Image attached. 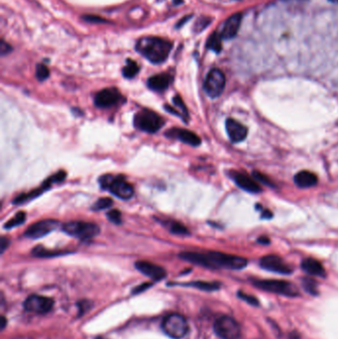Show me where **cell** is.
Returning <instances> with one entry per match:
<instances>
[{"mask_svg": "<svg viewBox=\"0 0 338 339\" xmlns=\"http://www.w3.org/2000/svg\"><path fill=\"white\" fill-rule=\"evenodd\" d=\"M179 256L185 261L209 269L241 270L247 266L245 258L220 252H182Z\"/></svg>", "mask_w": 338, "mask_h": 339, "instance_id": "cell-1", "label": "cell"}, {"mask_svg": "<svg viewBox=\"0 0 338 339\" xmlns=\"http://www.w3.org/2000/svg\"><path fill=\"white\" fill-rule=\"evenodd\" d=\"M173 48V44L163 38L143 37L138 40L136 50L153 64L164 63Z\"/></svg>", "mask_w": 338, "mask_h": 339, "instance_id": "cell-2", "label": "cell"}, {"mask_svg": "<svg viewBox=\"0 0 338 339\" xmlns=\"http://www.w3.org/2000/svg\"><path fill=\"white\" fill-rule=\"evenodd\" d=\"M100 187L115 196L127 200L134 195V188L123 176L104 175L99 178Z\"/></svg>", "mask_w": 338, "mask_h": 339, "instance_id": "cell-3", "label": "cell"}, {"mask_svg": "<svg viewBox=\"0 0 338 339\" xmlns=\"http://www.w3.org/2000/svg\"><path fill=\"white\" fill-rule=\"evenodd\" d=\"M62 230L73 237L80 240H88L97 236L100 232L99 226L92 222L70 221L63 225Z\"/></svg>", "mask_w": 338, "mask_h": 339, "instance_id": "cell-4", "label": "cell"}, {"mask_svg": "<svg viewBox=\"0 0 338 339\" xmlns=\"http://www.w3.org/2000/svg\"><path fill=\"white\" fill-rule=\"evenodd\" d=\"M165 125V120L153 110L144 108L134 116V126L147 133H156Z\"/></svg>", "mask_w": 338, "mask_h": 339, "instance_id": "cell-5", "label": "cell"}, {"mask_svg": "<svg viewBox=\"0 0 338 339\" xmlns=\"http://www.w3.org/2000/svg\"><path fill=\"white\" fill-rule=\"evenodd\" d=\"M162 328L164 332L174 339H181L188 331V324L186 317L179 313L168 314L163 322Z\"/></svg>", "mask_w": 338, "mask_h": 339, "instance_id": "cell-6", "label": "cell"}, {"mask_svg": "<svg viewBox=\"0 0 338 339\" xmlns=\"http://www.w3.org/2000/svg\"><path fill=\"white\" fill-rule=\"evenodd\" d=\"M255 287L274 294H279L287 297H296L299 295V290L292 283L281 280H255Z\"/></svg>", "mask_w": 338, "mask_h": 339, "instance_id": "cell-7", "label": "cell"}, {"mask_svg": "<svg viewBox=\"0 0 338 339\" xmlns=\"http://www.w3.org/2000/svg\"><path fill=\"white\" fill-rule=\"evenodd\" d=\"M214 331L221 339H239L241 329L238 322L230 316H221L214 323Z\"/></svg>", "mask_w": 338, "mask_h": 339, "instance_id": "cell-8", "label": "cell"}, {"mask_svg": "<svg viewBox=\"0 0 338 339\" xmlns=\"http://www.w3.org/2000/svg\"><path fill=\"white\" fill-rule=\"evenodd\" d=\"M225 82L226 79L224 74L218 69H212L205 77L203 84L204 91L209 97L216 98L223 92Z\"/></svg>", "mask_w": 338, "mask_h": 339, "instance_id": "cell-9", "label": "cell"}, {"mask_svg": "<svg viewBox=\"0 0 338 339\" xmlns=\"http://www.w3.org/2000/svg\"><path fill=\"white\" fill-rule=\"evenodd\" d=\"M125 101L123 95L116 87L101 89L95 94L94 104L99 108H109Z\"/></svg>", "mask_w": 338, "mask_h": 339, "instance_id": "cell-10", "label": "cell"}, {"mask_svg": "<svg viewBox=\"0 0 338 339\" xmlns=\"http://www.w3.org/2000/svg\"><path fill=\"white\" fill-rule=\"evenodd\" d=\"M66 177H67V173L65 171H60L58 172L56 175L48 178L41 186L40 188L30 191V192H27V193H23V194H20L18 195L16 198L13 199V203L15 204H20V203H24V202H27L37 196H39L40 194H42L45 190H47L48 188H51L52 184L56 183V184H59V183H62L63 181L66 180Z\"/></svg>", "mask_w": 338, "mask_h": 339, "instance_id": "cell-11", "label": "cell"}, {"mask_svg": "<svg viewBox=\"0 0 338 339\" xmlns=\"http://www.w3.org/2000/svg\"><path fill=\"white\" fill-rule=\"evenodd\" d=\"M58 225L59 221L55 219H44L29 226L24 235L25 237L31 239L42 238L54 231L58 227Z\"/></svg>", "mask_w": 338, "mask_h": 339, "instance_id": "cell-12", "label": "cell"}, {"mask_svg": "<svg viewBox=\"0 0 338 339\" xmlns=\"http://www.w3.org/2000/svg\"><path fill=\"white\" fill-rule=\"evenodd\" d=\"M54 301L52 299L38 295L30 296L24 302V307L27 311L40 314L49 312L52 309Z\"/></svg>", "mask_w": 338, "mask_h": 339, "instance_id": "cell-13", "label": "cell"}, {"mask_svg": "<svg viewBox=\"0 0 338 339\" xmlns=\"http://www.w3.org/2000/svg\"><path fill=\"white\" fill-rule=\"evenodd\" d=\"M260 266L268 271L278 273V274H291L292 268L280 257L275 255H267L264 256L260 260Z\"/></svg>", "mask_w": 338, "mask_h": 339, "instance_id": "cell-14", "label": "cell"}, {"mask_svg": "<svg viewBox=\"0 0 338 339\" xmlns=\"http://www.w3.org/2000/svg\"><path fill=\"white\" fill-rule=\"evenodd\" d=\"M165 135L169 138L180 140L181 142L192 147H197L201 144L200 138L194 132L188 129L172 128L168 132H166Z\"/></svg>", "mask_w": 338, "mask_h": 339, "instance_id": "cell-15", "label": "cell"}, {"mask_svg": "<svg viewBox=\"0 0 338 339\" xmlns=\"http://www.w3.org/2000/svg\"><path fill=\"white\" fill-rule=\"evenodd\" d=\"M230 177L232 180L236 183V185L241 188L242 189L252 192V193H258L262 190L260 185L256 182L254 178L249 177L248 175L241 173V172H231Z\"/></svg>", "mask_w": 338, "mask_h": 339, "instance_id": "cell-16", "label": "cell"}, {"mask_svg": "<svg viewBox=\"0 0 338 339\" xmlns=\"http://www.w3.org/2000/svg\"><path fill=\"white\" fill-rule=\"evenodd\" d=\"M225 127H226V132L228 134L229 139L233 143H239L247 137V127L235 119L228 118L226 120V123H225Z\"/></svg>", "mask_w": 338, "mask_h": 339, "instance_id": "cell-17", "label": "cell"}, {"mask_svg": "<svg viewBox=\"0 0 338 339\" xmlns=\"http://www.w3.org/2000/svg\"><path fill=\"white\" fill-rule=\"evenodd\" d=\"M135 267L142 274L148 276L154 281H160L164 279L167 275L164 268L147 261H138L135 263Z\"/></svg>", "mask_w": 338, "mask_h": 339, "instance_id": "cell-18", "label": "cell"}, {"mask_svg": "<svg viewBox=\"0 0 338 339\" xmlns=\"http://www.w3.org/2000/svg\"><path fill=\"white\" fill-rule=\"evenodd\" d=\"M241 20L242 16L240 13L233 14L230 16L226 21L224 22V25L221 30V37L223 39H232L233 37L236 36L240 25H241Z\"/></svg>", "mask_w": 338, "mask_h": 339, "instance_id": "cell-19", "label": "cell"}, {"mask_svg": "<svg viewBox=\"0 0 338 339\" xmlns=\"http://www.w3.org/2000/svg\"><path fill=\"white\" fill-rule=\"evenodd\" d=\"M172 81L173 77L169 74H159L149 77L147 85L154 91H164L170 86Z\"/></svg>", "mask_w": 338, "mask_h": 339, "instance_id": "cell-20", "label": "cell"}, {"mask_svg": "<svg viewBox=\"0 0 338 339\" xmlns=\"http://www.w3.org/2000/svg\"><path fill=\"white\" fill-rule=\"evenodd\" d=\"M301 268L304 272L311 276L316 277H324L325 276V270L321 263H319L317 260L312 258H306L301 262Z\"/></svg>", "mask_w": 338, "mask_h": 339, "instance_id": "cell-21", "label": "cell"}, {"mask_svg": "<svg viewBox=\"0 0 338 339\" xmlns=\"http://www.w3.org/2000/svg\"><path fill=\"white\" fill-rule=\"evenodd\" d=\"M295 183L299 188H311L317 184V177L308 171H301L299 172L295 176Z\"/></svg>", "mask_w": 338, "mask_h": 339, "instance_id": "cell-22", "label": "cell"}, {"mask_svg": "<svg viewBox=\"0 0 338 339\" xmlns=\"http://www.w3.org/2000/svg\"><path fill=\"white\" fill-rule=\"evenodd\" d=\"M164 224L167 226L170 232L173 234H176V235H188L189 234L186 226L178 221L168 220V221H165Z\"/></svg>", "mask_w": 338, "mask_h": 339, "instance_id": "cell-23", "label": "cell"}, {"mask_svg": "<svg viewBox=\"0 0 338 339\" xmlns=\"http://www.w3.org/2000/svg\"><path fill=\"white\" fill-rule=\"evenodd\" d=\"M140 71L139 65L133 61V60H127L125 67L122 69V74L123 76L126 78H133L134 76L137 75V74Z\"/></svg>", "mask_w": 338, "mask_h": 339, "instance_id": "cell-24", "label": "cell"}, {"mask_svg": "<svg viewBox=\"0 0 338 339\" xmlns=\"http://www.w3.org/2000/svg\"><path fill=\"white\" fill-rule=\"evenodd\" d=\"M25 221H26V213L24 211H19L18 213L14 215L13 218H11L9 221H7L4 224V228L11 229L13 227H16V226L23 224Z\"/></svg>", "mask_w": 338, "mask_h": 339, "instance_id": "cell-25", "label": "cell"}, {"mask_svg": "<svg viewBox=\"0 0 338 339\" xmlns=\"http://www.w3.org/2000/svg\"><path fill=\"white\" fill-rule=\"evenodd\" d=\"M221 35H218L217 33H213L207 41L206 47L207 49L215 52V53H219L222 49V44H221Z\"/></svg>", "mask_w": 338, "mask_h": 339, "instance_id": "cell-26", "label": "cell"}, {"mask_svg": "<svg viewBox=\"0 0 338 339\" xmlns=\"http://www.w3.org/2000/svg\"><path fill=\"white\" fill-rule=\"evenodd\" d=\"M32 254L36 257L47 258V257H55V256L63 255V254H66V252H64V251H51V250L43 248L42 246H37L32 251Z\"/></svg>", "mask_w": 338, "mask_h": 339, "instance_id": "cell-27", "label": "cell"}, {"mask_svg": "<svg viewBox=\"0 0 338 339\" xmlns=\"http://www.w3.org/2000/svg\"><path fill=\"white\" fill-rule=\"evenodd\" d=\"M173 103H174V105L176 106V108H179V109H180V112H181L183 119L187 122V121L188 120V108H187L185 102L183 101L182 97H181L179 94H177V95L174 96V98H173Z\"/></svg>", "mask_w": 338, "mask_h": 339, "instance_id": "cell-28", "label": "cell"}, {"mask_svg": "<svg viewBox=\"0 0 338 339\" xmlns=\"http://www.w3.org/2000/svg\"><path fill=\"white\" fill-rule=\"evenodd\" d=\"M112 204H113V200H112L111 198H109V197H101V198L97 199L94 202V204L92 205L91 209L99 211V210H103V209L111 207Z\"/></svg>", "mask_w": 338, "mask_h": 339, "instance_id": "cell-29", "label": "cell"}, {"mask_svg": "<svg viewBox=\"0 0 338 339\" xmlns=\"http://www.w3.org/2000/svg\"><path fill=\"white\" fill-rule=\"evenodd\" d=\"M184 286H190V287H195L199 290L203 291H214L219 288V285L216 283H206V282H193L189 284H185Z\"/></svg>", "mask_w": 338, "mask_h": 339, "instance_id": "cell-30", "label": "cell"}, {"mask_svg": "<svg viewBox=\"0 0 338 339\" xmlns=\"http://www.w3.org/2000/svg\"><path fill=\"white\" fill-rule=\"evenodd\" d=\"M49 76H50V71L47 68V66H45L44 64L37 65V68H36V77H37V79L40 80V81H44Z\"/></svg>", "mask_w": 338, "mask_h": 339, "instance_id": "cell-31", "label": "cell"}, {"mask_svg": "<svg viewBox=\"0 0 338 339\" xmlns=\"http://www.w3.org/2000/svg\"><path fill=\"white\" fill-rule=\"evenodd\" d=\"M106 216L109 221L112 223H114L116 225H120L122 223V217H121V212L117 209H110L107 213Z\"/></svg>", "mask_w": 338, "mask_h": 339, "instance_id": "cell-32", "label": "cell"}, {"mask_svg": "<svg viewBox=\"0 0 338 339\" xmlns=\"http://www.w3.org/2000/svg\"><path fill=\"white\" fill-rule=\"evenodd\" d=\"M253 178H254L255 180L259 181L260 183H263V184H265V185H267V186L272 185L271 181H270L266 176H264L263 174H261V173H259V172H254V173H253Z\"/></svg>", "mask_w": 338, "mask_h": 339, "instance_id": "cell-33", "label": "cell"}, {"mask_svg": "<svg viewBox=\"0 0 338 339\" xmlns=\"http://www.w3.org/2000/svg\"><path fill=\"white\" fill-rule=\"evenodd\" d=\"M12 51V47L6 43L4 40L1 41V44H0V53H1L2 56L8 55L10 52Z\"/></svg>", "mask_w": 338, "mask_h": 339, "instance_id": "cell-34", "label": "cell"}, {"mask_svg": "<svg viewBox=\"0 0 338 339\" xmlns=\"http://www.w3.org/2000/svg\"><path fill=\"white\" fill-rule=\"evenodd\" d=\"M209 24V20L207 18H202L200 20H198L195 24V30L196 32H200L202 29H204L207 25Z\"/></svg>", "mask_w": 338, "mask_h": 339, "instance_id": "cell-35", "label": "cell"}, {"mask_svg": "<svg viewBox=\"0 0 338 339\" xmlns=\"http://www.w3.org/2000/svg\"><path fill=\"white\" fill-rule=\"evenodd\" d=\"M239 297H240L241 299H243L244 301H246L247 302H249L250 304H254V305H257V304H258V301H257L255 298L251 297V296H247V295H244V294L240 293V294H239Z\"/></svg>", "mask_w": 338, "mask_h": 339, "instance_id": "cell-36", "label": "cell"}, {"mask_svg": "<svg viewBox=\"0 0 338 339\" xmlns=\"http://www.w3.org/2000/svg\"><path fill=\"white\" fill-rule=\"evenodd\" d=\"M83 20L85 21H88V22H104L105 20L100 18V17H97V16H93V15H85L82 17Z\"/></svg>", "mask_w": 338, "mask_h": 339, "instance_id": "cell-37", "label": "cell"}, {"mask_svg": "<svg viewBox=\"0 0 338 339\" xmlns=\"http://www.w3.org/2000/svg\"><path fill=\"white\" fill-rule=\"evenodd\" d=\"M9 246V240L5 237H1V241H0V249H1V253H3L7 247Z\"/></svg>", "mask_w": 338, "mask_h": 339, "instance_id": "cell-38", "label": "cell"}, {"mask_svg": "<svg viewBox=\"0 0 338 339\" xmlns=\"http://www.w3.org/2000/svg\"><path fill=\"white\" fill-rule=\"evenodd\" d=\"M190 17H191V16H186L184 19L180 20V21H179V24L177 25V28H180V27H182L183 25H185V22H187Z\"/></svg>", "mask_w": 338, "mask_h": 339, "instance_id": "cell-39", "label": "cell"}, {"mask_svg": "<svg viewBox=\"0 0 338 339\" xmlns=\"http://www.w3.org/2000/svg\"><path fill=\"white\" fill-rule=\"evenodd\" d=\"M262 217L263 218H271L272 217V213L268 210V209H265L263 210V213H262Z\"/></svg>", "mask_w": 338, "mask_h": 339, "instance_id": "cell-40", "label": "cell"}, {"mask_svg": "<svg viewBox=\"0 0 338 339\" xmlns=\"http://www.w3.org/2000/svg\"><path fill=\"white\" fill-rule=\"evenodd\" d=\"M258 242L261 243V244H269L270 243V240L266 237V236H262L258 239Z\"/></svg>", "mask_w": 338, "mask_h": 339, "instance_id": "cell-41", "label": "cell"}, {"mask_svg": "<svg viewBox=\"0 0 338 339\" xmlns=\"http://www.w3.org/2000/svg\"><path fill=\"white\" fill-rule=\"evenodd\" d=\"M150 286V284H146V286H141V287H139L138 289H136L134 292H137V293H139V292H141L142 290L144 291L145 290V288H147V287H149Z\"/></svg>", "mask_w": 338, "mask_h": 339, "instance_id": "cell-42", "label": "cell"}, {"mask_svg": "<svg viewBox=\"0 0 338 339\" xmlns=\"http://www.w3.org/2000/svg\"><path fill=\"white\" fill-rule=\"evenodd\" d=\"M174 3H175L176 5L181 4V3H183V0H174Z\"/></svg>", "mask_w": 338, "mask_h": 339, "instance_id": "cell-43", "label": "cell"}, {"mask_svg": "<svg viewBox=\"0 0 338 339\" xmlns=\"http://www.w3.org/2000/svg\"><path fill=\"white\" fill-rule=\"evenodd\" d=\"M329 1H331L333 3H338V0H329Z\"/></svg>", "mask_w": 338, "mask_h": 339, "instance_id": "cell-44", "label": "cell"}, {"mask_svg": "<svg viewBox=\"0 0 338 339\" xmlns=\"http://www.w3.org/2000/svg\"><path fill=\"white\" fill-rule=\"evenodd\" d=\"M96 339H105V338H102V337H98V338H96Z\"/></svg>", "mask_w": 338, "mask_h": 339, "instance_id": "cell-45", "label": "cell"}]
</instances>
